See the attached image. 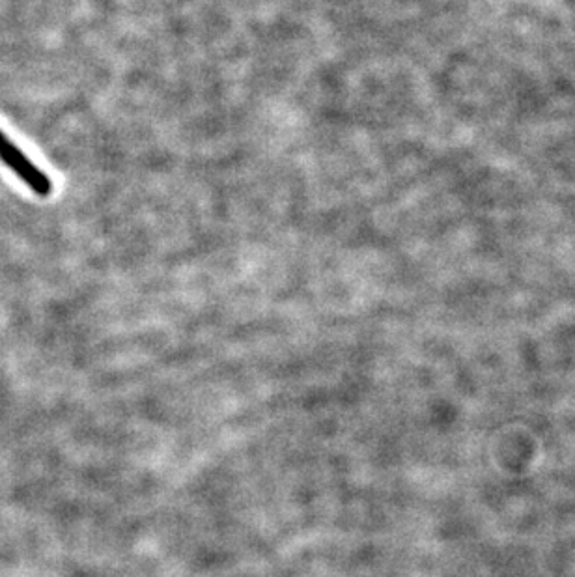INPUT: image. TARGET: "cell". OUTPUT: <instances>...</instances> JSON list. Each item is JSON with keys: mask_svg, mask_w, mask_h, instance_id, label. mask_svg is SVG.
<instances>
[{"mask_svg": "<svg viewBox=\"0 0 575 577\" xmlns=\"http://www.w3.org/2000/svg\"><path fill=\"white\" fill-rule=\"evenodd\" d=\"M0 163L36 197L49 198L55 191L51 176L40 169L2 129H0Z\"/></svg>", "mask_w": 575, "mask_h": 577, "instance_id": "1", "label": "cell"}]
</instances>
